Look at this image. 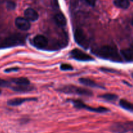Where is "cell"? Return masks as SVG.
Segmentation results:
<instances>
[{"mask_svg": "<svg viewBox=\"0 0 133 133\" xmlns=\"http://www.w3.org/2000/svg\"><path fill=\"white\" fill-rule=\"evenodd\" d=\"M54 20L57 26L59 27H64L66 24V19L62 13H57L55 15Z\"/></svg>", "mask_w": 133, "mask_h": 133, "instance_id": "cell-13", "label": "cell"}, {"mask_svg": "<svg viewBox=\"0 0 133 133\" xmlns=\"http://www.w3.org/2000/svg\"><path fill=\"white\" fill-rule=\"evenodd\" d=\"M79 82L83 84L84 86H88V87H101L99 85L96 83V82H94L92 80L90 79V78H82L79 79Z\"/></svg>", "mask_w": 133, "mask_h": 133, "instance_id": "cell-14", "label": "cell"}, {"mask_svg": "<svg viewBox=\"0 0 133 133\" xmlns=\"http://www.w3.org/2000/svg\"><path fill=\"white\" fill-rule=\"evenodd\" d=\"M59 91L61 92L67 94H74V95H83V96H92V92L90 90L73 86V85L63 86L59 89Z\"/></svg>", "mask_w": 133, "mask_h": 133, "instance_id": "cell-3", "label": "cell"}, {"mask_svg": "<svg viewBox=\"0 0 133 133\" xmlns=\"http://www.w3.org/2000/svg\"><path fill=\"white\" fill-rule=\"evenodd\" d=\"M26 36L22 34H14L10 35L3 40L0 44L1 48H9V47L17 46L23 45L25 43Z\"/></svg>", "mask_w": 133, "mask_h": 133, "instance_id": "cell-2", "label": "cell"}, {"mask_svg": "<svg viewBox=\"0 0 133 133\" xmlns=\"http://www.w3.org/2000/svg\"><path fill=\"white\" fill-rule=\"evenodd\" d=\"M32 44L39 49H44L48 44V39L44 35H36L32 39Z\"/></svg>", "mask_w": 133, "mask_h": 133, "instance_id": "cell-8", "label": "cell"}, {"mask_svg": "<svg viewBox=\"0 0 133 133\" xmlns=\"http://www.w3.org/2000/svg\"><path fill=\"white\" fill-rule=\"evenodd\" d=\"M114 3L117 7L123 9H127L130 5L129 0H114Z\"/></svg>", "mask_w": 133, "mask_h": 133, "instance_id": "cell-17", "label": "cell"}, {"mask_svg": "<svg viewBox=\"0 0 133 133\" xmlns=\"http://www.w3.org/2000/svg\"><path fill=\"white\" fill-rule=\"evenodd\" d=\"M73 69V66L69 64H62L61 65V69L62 70H71Z\"/></svg>", "mask_w": 133, "mask_h": 133, "instance_id": "cell-20", "label": "cell"}, {"mask_svg": "<svg viewBox=\"0 0 133 133\" xmlns=\"http://www.w3.org/2000/svg\"><path fill=\"white\" fill-rule=\"evenodd\" d=\"M36 99L35 97H27V98H14L10 100H8V105L11 106H17L22 104L25 102L29 101H35Z\"/></svg>", "mask_w": 133, "mask_h": 133, "instance_id": "cell-10", "label": "cell"}, {"mask_svg": "<svg viewBox=\"0 0 133 133\" xmlns=\"http://www.w3.org/2000/svg\"><path fill=\"white\" fill-rule=\"evenodd\" d=\"M6 8L9 10H14L16 8V3L13 1H9L6 4Z\"/></svg>", "mask_w": 133, "mask_h": 133, "instance_id": "cell-22", "label": "cell"}, {"mask_svg": "<svg viewBox=\"0 0 133 133\" xmlns=\"http://www.w3.org/2000/svg\"><path fill=\"white\" fill-rule=\"evenodd\" d=\"M84 1H85L88 5H90V6L92 7L95 6V5H96V0H84Z\"/></svg>", "mask_w": 133, "mask_h": 133, "instance_id": "cell-23", "label": "cell"}, {"mask_svg": "<svg viewBox=\"0 0 133 133\" xmlns=\"http://www.w3.org/2000/svg\"><path fill=\"white\" fill-rule=\"evenodd\" d=\"M10 86V82L0 78V87H7Z\"/></svg>", "mask_w": 133, "mask_h": 133, "instance_id": "cell-21", "label": "cell"}, {"mask_svg": "<svg viewBox=\"0 0 133 133\" xmlns=\"http://www.w3.org/2000/svg\"><path fill=\"white\" fill-rule=\"evenodd\" d=\"M114 132L118 133H125L128 131L133 132V121L116 123L112 126Z\"/></svg>", "mask_w": 133, "mask_h": 133, "instance_id": "cell-6", "label": "cell"}, {"mask_svg": "<svg viewBox=\"0 0 133 133\" xmlns=\"http://www.w3.org/2000/svg\"><path fill=\"white\" fill-rule=\"evenodd\" d=\"M94 54L101 58L109 59L112 61L120 62L122 61L120 55L118 52L116 48L112 46H103L94 51Z\"/></svg>", "mask_w": 133, "mask_h": 133, "instance_id": "cell-1", "label": "cell"}, {"mask_svg": "<svg viewBox=\"0 0 133 133\" xmlns=\"http://www.w3.org/2000/svg\"><path fill=\"white\" fill-rule=\"evenodd\" d=\"M12 89L16 92H29L33 90L34 87L30 85H28V86H16L12 87Z\"/></svg>", "mask_w": 133, "mask_h": 133, "instance_id": "cell-16", "label": "cell"}, {"mask_svg": "<svg viewBox=\"0 0 133 133\" xmlns=\"http://www.w3.org/2000/svg\"><path fill=\"white\" fill-rule=\"evenodd\" d=\"M18 68H16V67H13V68H10V69H5V72H14V71H17L18 70Z\"/></svg>", "mask_w": 133, "mask_h": 133, "instance_id": "cell-24", "label": "cell"}, {"mask_svg": "<svg viewBox=\"0 0 133 133\" xmlns=\"http://www.w3.org/2000/svg\"><path fill=\"white\" fill-rule=\"evenodd\" d=\"M70 55L72 58L75 59L77 61H89L94 60L93 57L77 48H75V49L71 50V52H70Z\"/></svg>", "mask_w": 133, "mask_h": 133, "instance_id": "cell-7", "label": "cell"}, {"mask_svg": "<svg viewBox=\"0 0 133 133\" xmlns=\"http://www.w3.org/2000/svg\"><path fill=\"white\" fill-rule=\"evenodd\" d=\"M15 24L16 26L22 31H27L31 27L29 21L23 17H18L16 18Z\"/></svg>", "mask_w": 133, "mask_h": 133, "instance_id": "cell-9", "label": "cell"}, {"mask_svg": "<svg viewBox=\"0 0 133 133\" xmlns=\"http://www.w3.org/2000/svg\"><path fill=\"white\" fill-rule=\"evenodd\" d=\"M132 25L133 26V20H132Z\"/></svg>", "mask_w": 133, "mask_h": 133, "instance_id": "cell-25", "label": "cell"}, {"mask_svg": "<svg viewBox=\"0 0 133 133\" xmlns=\"http://www.w3.org/2000/svg\"><path fill=\"white\" fill-rule=\"evenodd\" d=\"M12 82L15 83L17 86H28L30 85V81L27 78H16L11 80Z\"/></svg>", "mask_w": 133, "mask_h": 133, "instance_id": "cell-15", "label": "cell"}, {"mask_svg": "<svg viewBox=\"0 0 133 133\" xmlns=\"http://www.w3.org/2000/svg\"><path fill=\"white\" fill-rule=\"evenodd\" d=\"M71 102L74 105V106L78 109H84L90 111V112H97V113H105V112H109V110L105 107H95L90 106L84 104L83 101L80 100H72Z\"/></svg>", "mask_w": 133, "mask_h": 133, "instance_id": "cell-4", "label": "cell"}, {"mask_svg": "<svg viewBox=\"0 0 133 133\" xmlns=\"http://www.w3.org/2000/svg\"><path fill=\"white\" fill-rule=\"evenodd\" d=\"M131 1H133V0H131Z\"/></svg>", "mask_w": 133, "mask_h": 133, "instance_id": "cell-27", "label": "cell"}, {"mask_svg": "<svg viewBox=\"0 0 133 133\" xmlns=\"http://www.w3.org/2000/svg\"><path fill=\"white\" fill-rule=\"evenodd\" d=\"M102 99H105V100H108V101H114L118 99V96L115 94H112V93H106L100 96Z\"/></svg>", "mask_w": 133, "mask_h": 133, "instance_id": "cell-19", "label": "cell"}, {"mask_svg": "<svg viewBox=\"0 0 133 133\" xmlns=\"http://www.w3.org/2000/svg\"><path fill=\"white\" fill-rule=\"evenodd\" d=\"M74 39L75 42L84 48H88L89 46V40L87 34L81 29H77L74 32Z\"/></svg>", "mask_w": 133, "mask_h": 133, "instance_id": "cell-5", "label": "cell"}, {"mask_svg": "<svg viewBox=\"0 0 133 133\" xmlns=\"http://www.w3.org/2000/svg\"><path fill=\"white\" fill-rule=\"evenodd\" d=\"M121 54L127 61H133V47L122 50L121 51Z\"/></svg>", "mask_w": 133, "mask_h": 133, "instance_id": "cell-12", "label": "cell"}, {"mask_svg": "<svg viewBox=\"0 0 133 133\" xmlns=\"http://www.w3.org/2000/svg\"><path fill=\"white\" fill-rule=\"evenodd\" d=\"M25 18L29 22H35L38 19L39 15L37 12L32 8H28L24 12Z\"/></svg>", "mask_w": 133, "mask_h": 133, "instance_id": "cell-11", "label": "cell"}, {"mask_svg": "<svg viewBox=\"0 0 133 133\" xmlns=\"http://www.w3.org/2000/svg\"><path fill=\"white\" fill-rule=\"evenodd\" d=\"M1 91H0V94H1Z\"/></svg>", "mask_w": 133, "mask_h": 133, "instance_id": "cell-26", "label": "cell"}, {"mask_svg": "<svg viewBox=\"0 0 133 133\" xmlns=\"http://www.w3.org/2000/svg\"><path fill=\"white\" fill-rule=\"evenodd\" d=\"M119 105L124 109L127 110L133 111V104L130 102L127 101V100H125V99H122L119 101Z\"/></svg>", "mask_w": 133, "mask_h": 133, "instance_id": "cell-18", "label": "cell"}]
</instances>
